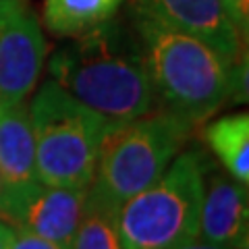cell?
<instances>
[{
	"label": "cell",
	"mask_w": 249,
	"mask_h": 249,
	"mask_svg": "<svg viewBox=\"0 0 249 249\" xmlns=\"http://www.w3.org/2000/svg\"><path fill=\"white\" fill-rule=\"evenodd\" d=\"M37 177L44 185L88 189L110 121L88 108L54 79L37 85L27 102Z\"/></svg>",
	"instance_id": "obj_3"
},
{
	"label": "cell",
	"mask_w": 249,
	"mask_h": 249,
	"mask_svg": "<svg viewBox=\"0 0 249 249\" xmlns=\"http://www.w3.org/2000/svg\"><path fill=\"white\" fill-rule=\"evenodd\" d=\"M196 124L168 108L112 123L100 145L91 187L114 204L154 183L183 150Z\"/></svg>",
	"instance_id": "obj_5"
},
{
	"label": "cell",
	"mask_w": 249,
	"mask_h": 249,
	"mask_svg": "<svg viewBox=\"0 0 249 249\" xmlns=\"http://www.w3.org/2000/svg\"><path fill=\"white\" fill-rule=\"evenodd\" d=\"M220 2L235 27L241 31V36L245 37L249 29V0H220Z\"/></svg>",
	"instance_id": "obj_14"
},
{
	"label": "cell",
	"mask_w": 249,
	"mask_h": 249,
	"mask_svg": "<svg viewBox=\"0 0 249 249\" xmlns=\"http://www.w3.org/2000/svg\"><path fill=\"white\" fill-rule=\"evenodd\" d=\"M247 245H241L239 249H247ZM168 249H232V247H224V245H216V243H210V241H204L201 237H196V239H189V241H183L178 245H173Z\"/></svg>",
	"instance_id": "obj_16"
},
{
	"label": "cell",
	"mask_w": 249,
	"mask_h": 249,
	"mask_svg": "<svg viewBox=\"0 0 249 249\" xmlns=\"http://www.w3.org/2000/svg\"><path fill=\"white\" fill-rule=\"evenodd\" d=\"M40 183L27 102L0 104V218L13 224Z\"/></svg>",
	"instance_id": "obj_7"
},
{
	"label": "cell",
	"mask_w": 249,
	"mask_h": 249,
	"mask_svg": "<svg viewBox=\"0 0 249 249\" xmlns=\"http://www.w3.org/2000/svg\"><path fill=\"white\" fill-rule=\"evenodd\" d=\"M88 189L40 183V187L19 208L13 227L69 249L79 227Z\"/></svg>",
	"instance_id": "obj_10"
},
{
	"label": "cell",
	"mask_w": 249,
	"mask_h": 249,
	"mask_svg": "<svg viewBox=\"0 0 249 249\" xmlns=\"http://www.w3.org/2000/svg\"><path fill=\"white\" fill-rule=\"evenodd\" d=\"M206 145L210 147L220 166L235 178L249 183V114L232 112L204 124L201 131Z\"/></svg>",
	"instance_id": "obj_11"
},
{
	"label": "cell",
	"mask_w": 249,
	"mask_h": 249,
	"mask_svg": "<svg viewBox=\"0 0 249 249\" xmlns=\"http://www.w3.org/2000/svg\"><path fill=\"white\" fill-rule=\"evenodd\" d=\"M15 229L13 224H9L6 220L0 218V249H11L13 239H15Z\"/></svg>",
	"instance_id": "obj_17"
},
{
	"label": "cell",
	"mask_w": 249,
	"mask_h": 249,
	"mask_svg": "<svg viewBox=\"0 0 249 249\" xmlns=\"http://www.w3.org/2000/svg\"><path fill=\"white\" fill-rule=\"evenodd\" d=\"M11 249H67V247L56 245L48 239L31 235V232H25V231H15V239H13Z\"/></svg>",
	"instance_id": "obj_15"
},
{
	"label": "cell",
	"mask_w": 249,
	"mask_h": 249,
	"mask_svg": "<svg viewBox=\"0 0 249 249\" xmlns=\"http://www.w3.org/2000/svg\"><path fill=\"white\" fill-rule=\"evenodd\" d=\"M48 60L42 21L25 0H0V104H21L40 85Z\"/></svg>",
	"instance_id": "obj_6"
},
{
	"label": "cell",
	"mask_w": 249,
	"mask_h": 249,
	"mask_svg": "<svg viewBox=\"0 0 249 249\" xmlns=\"http://www.w3.org/2000/svg\"><path fill=\"white\" fill-rule=\"evenodd\" d=\"M129 11L210 44L232 62L245 58V37L231 21L220 0H127Z\"/></svg>",
	"instance_id": "obj_8"
},
{
	"label": "cell",
	"mask_w": 249,
	"mask_h": 249,
	"mask_svg": "<svg viewBox=\"0 0 249 249\" xmlns=\"http://www.w3.org/2000/svg\"><path fill=\"white\" fill-rule=\"evenodd\" d=\"M69 249H123L119 232V204L89 185L77 232Z\"/></svg>",
	"instance_id": "obj_13"
},
{
	"label": "cell",
	"mask_w": 249,
	"mask_h": 249,
	"mask_svg": "<svg viewBox=\"0 0 249 249\" xmlns=\"http://www.w3.org/2000/svg\"><path fill=\"white\" fill-rule=\"evenodd\" d=\"M48 75L110 123L131 121L156 108L154 88L131 21H110L67 37L48 60Z\"/></svg>",
	"instance_id": "obj_1"
},
{
	"label": "cell",
	"mask_w": 249,
	"mask_h": 249,
	"mask_svg": "<svg viewBox=\"0 0 249 249\" xmlns=\"http://www.w3.org/2000/svg\"><path fill=\"white\" fill-rule=\"evenodd\" d=\"M214 160L183 147L154 183L119 206L123 249H168L199 237L206 173Z\"/></svg>",
	"instance_id": "obj_4"
},
{
	"label": "cell",
	"mask_w": 249,
	"mask_h": 249,
	"mask_svg": "<svg viewBox=\"0 0 249 249\" xmlns=\"http://www.w3.org/2000/svg\"><path fill=\"white\" fill-rule=\"evenodd\" d=\"M127 0H44L42 23L56 37H75L121 13Z\"/></svg>",
	"instance_id": "obj_12"
},
{
	"label": "cell",
	"mask_w": 249,
	"mask_h": 249,
	"mask_svg": "<svg viewBox=\"0 0 249 249\" xmlns=\"http://www.w3.org/2000/svg\"><path fill=\"white\" fill-rule=\"evenodd\" d=\"M199 237L224 247L239 249L249 243V193L227 170L210 166L204 183Z\"/></svg>",
	"instance_id": "obj_9"
},
{
	"label": "cell",
	"mask_w": 249,
	"mask_h": 249,
	"mask_svg": "<svg viewBox=\"0 0 249 249\" xmlns=\"http://www.w3.org/2000/svg\"><path fill=\"white\" fill-rule=\"evenodd\" d=\"M129 21L158 106L199 124L231 100H245L247 58L232 62L199 37L133 11Z\"/></svg>",
	"instance_id": "obj_2"
}]
</instances>
